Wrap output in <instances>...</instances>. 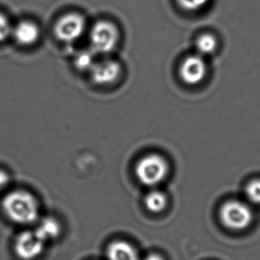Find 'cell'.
I'll use <instances>...</instances> for the list:
<instances>
[{
    "label": "cell",
    "mask_w": 260,
    "mask_h": 260,
    "mask_svg": "<svg viewBox=\"0 0 260 260\" xmlns=\"http://www.w3.org/2000/svg\"><path fill=\"white\" fill-rule=\"evenodd\" d=\"M118 30L112 22L98 21L90 33L91 47L95 53H109L116 48L118 43Z\"/></svg>",
    "instance_id": "277c9868"
},
{
    "label": "cell",
    "mask_w": 260,
    "mask_h": 260,
    "mask_svg": "<svg viewBox=\"0 0 260 260\" xmlns=\"http://www.w3.org/2000/svg\"><path fill=\"white\" fill-rule=\"evenodd\" d=\"M34 231L37 236L46 243V242L56 239L60 236L61 228L60 223L55 218H46L39 222Z\"/></svg>",
    "instance_id": "8fae6325"
},
{
    "label": "cell",
    "mask_w": 260,
    "mask_h": 260,
    "mask_svg": "<svg viewBox=\"0 0 260 260\" xmlns=\"http://www.w3.org/2000/svg\"><path fill=\"white\" fill-rule=\"evenodd\" d=\"M13 28L5 14L0 13V43L6 41L12 34Z\"/></svg>",
    "instance_id": "e0dca14e"
},
{
    "label": "cell",
    "mask_w": 260,
    "mask_h": 260,
    "mask_svg": "<svg viewBox=\"0 0 260 260\" xmlns=\"http://www.w3.org/2000/svg\"><path fill=\"white\" fill-rule=\"evenodd\" d=\"M9 181H10L9 174L6 171L0 169V190L4 189L8 185Z\"/></svg>",
    "instance_id": "ac0fdd59"
},
{
    "label": "cell",
    "mask_w": 260,
    "mask_h": 260,
    "mask_svg": "<svg viewBox=\"0 0 260 260\" xmlns=\"http://www.w3.org/2000/svg\"><path fill=\"white\" fill-rule=\"evenodd\" d=\"M45 243L37 236L35 231H25L18 236L14 250L18 257L23 260H32L42 253Z\"/></svg>",
    "instance_id": "52a82bcc"
},
{
    "label": "cell",
    "mask_w": 260,
    "mask_h": 260,
    "mask_svg": "<svg viewBox=\"0 0 260 260\" xmlns=\"http://www.w3.org/2000/svg\"><path fill=\"white\" fill-rule=\"evenodd\" d=\"M94 63L92 53L90 52H81L76 58V65L81 70H91Z\"/></svg>",
    "instance_id": "9a60e30c"
},
{
    "label": "cell",
    "mask_w": 260,
    "mask_h": 260,
    "mask_svg": "<svg viewBox=\"0 0 260 260\" xmlns=\"http://www.w3.org/2000/svg\"><path fill=\"white\" fill-rule=\"evenodd\" d=\"M247 200L254 205H260V179H253L244 187Z\"/></svg>",
    "instance_id": "5bb4252c"
},
{
    "label": "cell",
    "mask_w": 260,
    "mask_h": 260,
    "mask_svg": "<svg viewBox=\"0 0 260 260\" xmlns=\"http://www.w3.org/2000/svg\"><path fill=\"white\" fill-rule=\"evenodd\" d=\"M85 29L84 17L78 14L64 15L57 21L54 33L57 39L65 43H72L81 38Z\"/></svg>",
    "instance_id": "5b68a950"
},
{
    "label": "cell",
    "mask_w": 260,
    "mask_h": 260,
    "mask_svg": "<svg viewBox=\"0 0 260 260\" xmlns=\"http://www.w3.org/2000/svg\"><path fill=\"white\" fill-rule=\"evenodd\" d=\"M219 218L226 229L243 231L253 221V211L250 205L237 199L225 201L219 210Z\"/></svg>",
    "instance_id": "3957f363"
},
{
    "label": "cell",
    "mask_w": 260,
    "mask_h": 260,
    "mask_svg": "<svg viewBox=\"0 0 260 260\" xmlns=\"http://www.w3.org/2000/svg\"><path fill=\"white\" fill-rule=\"evenodd\" d=\"M196 47L199 55L207 56L215 53L218 47V41L213 35L203 34L197 39Z\"/></svg>",
    "instance_id": "4fadbf2b"
},
{
    "label": "cell",
    "mask_w": 260,
    "mask_h": 260,
    "mask_svg": "<svg viewBox=\"0 0 260 260\" xmlns=\"http://www.w3.org/2000/svg\"><path fill=\"white\" fill-rule=\"evenodd\" d=\"M12 35L16 42L23 46H29L38 42L40 29L38 25L30 21H21L13 28Z\"/></svg>",
    "instance_id": "9c48e42d"
},
{
    "label": "cell",
    "mask_w": 260,
    "mask_h": 260,
    "mask_svg": "<svg viewBox=\"0 0 260 260\" xmlns=\"http://www.w3.org/2000/svg\"><path fill=\"white\" fill-rule=\"evenodd\" d=\"M2 209L11 221L19 225L33 224L39 218V202L27 191L15 190L7 193L2 201Z\"/></svg>",
    "instance_id": "6da1fadb"
},
{
    "label": "cell",
    "mask_w": 260,
    "mask_h": 260,
    "mask_svg": "<svg viewBox=\"0 0 260 260\" xmlns=\"http://www.w3.org/2000/svg\"><path fill=\"white\" fill-rule=\"evenodd\" d=\"M208 73L204 57L193 54L184 59L179 67V77L186 85H197L204 81Z\"/></svg>",
    "instance_id": "8992f818"
},
{
    "label": "cell",
    "mask_w": 260,
    "mask_h": 260,
    "mask_svg": "<svg viewBox=\"0 0 260 260\" xmlns=\"http://www.w3.org/2000/svg\"><path fill=\"white\" fill-rule=\"evenodd\" d=\"M144 204L152 213H161L168 206V197L162 191L153 189L145 197Z\"/></svg>",
    "instance_id": "7c38bea8"
},
{
    "label": "cell",
    "mask_w": 260,
    "mask_h": 260,
    "mask_svg": "<svg viewBox=\"0 0 260 260\" xmlns=\"http://www.w3.org/2000/svg\"><path fill=\"white\" fill-rule=\"evenodd\" d=\"M107 256L109 260H139L137 250L130 243L123 241L111 243L107 250Z\"/></svg>",
    "instance_id": "30bf717a"
},
{
    "label": "cell",
    "mask_w": 260,
    "mask_h": 260,
    "mask_svg": "<svg viewBox=\"0 0 260 260\" xmlns=\"http://www.w3.org/2000/svg\"><path fill=\"white\" fill-rule=\"evenodd\" d=\"M92 81L99 85L114 84L120 78L122 67L116 60H105L95 62L91 68Z\"/></svg>",
    "instance_id": "ba28073f"
},
{
    "label": "cell",
    "mask_w": 260,
    "mask_h": 260,
    "mask_svg": "<svg viewBox=\"0 0 260 260\" xmlns=\"http://www.w3.org/2000/svg\"><path fill=\"white\" fill-rule=\"evenodd\" d=\"M145 260H165L162 258L160 255H157V254H150L149 256L146 257V259Z\"/></svg>",
    "instance_id": "d6986e66"
},
{
    "label": "cell",
    "mask_w": 260,
    "mask_h": 260,
    "mask_svg": "<svg viewBox=\"0 0 260 260\" xmlns=\"http://www.w3.org/2000/svg\"><path fill=\"white\" fill-rule=\"evenodd\" d=\"M169 172V162L158 154L144 155L135 166V174L139 181L149 187H155L164 182Z\"/></svg>",
    "instance_id": "7a4b0ae2"
},
{
    "label": "cell",
    "mask_w": 260,
    "mask_h": 260,
    "mask_svg": "<svg viewBox=\"0 0 260 260\" xmlns=\"http://www.w3.org/2000/svg\"><path fill=\"white\" fill-rule=\"evenodd\" d=\"M178 2L183 9L193 12L204 8L209 3V0H178Z\"/></svg>",
    "instance_id": "2e32d148"
}]
</instances>
